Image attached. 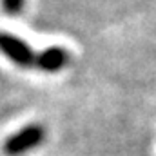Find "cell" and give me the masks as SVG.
<instances>
[{"mask_svg": "<svg viewBox=\"0 0 156 156\" xmlns=\"http://www.w3.org/2000/svg\"><path fill=\"white\" fill-rule=\"evenodd\" d=\"M45 138V129L40 123H31L22 131L9 136L4 144V153L7 156H22L37 149Z\"/></svg>", "mask_w": 156, "mask_h": 156, "instance_id": "obj_1", "label": "cell"}, {"mask_svg": "<svg viewBox=\"0 0 156 156\" xmlns=\"http://www.w3.org/2000/svg\"><path fill=\"white\" fill-rule=\"evenodd\" d=\"M0 53L20 67H35L37 66V55L31 51V47L24 40H20L15 35L0 33Z\"/></svg>", "mask_w": 156, "mask_h": 156, "instance_id": "obj_2", "label": "cell"}, {"mask_svg": "<svg viewBox=\"0 0 156 156\" xmlns=\"http://www.w3.org/2000/svg\"><path fill=\"white\" fill-rule=\"evenodd\" d=\"M69 62V53L58 45L49 47L37 55V67L45 73H56Z\"/></svg>", "mask_w": 156, "mask_h": 156, "instance_id": "obj_3", "label": "cell"}, {"mask_svg": "<svg viewBox=\"0 0 156 156\" xmlns=\"http://www.w3.org/2000/svg\"><path fill=\"white\" fill-rule=\"evenodd\" d=\"M22 5H24V0H2V7H4V11H5L7 15H16V13H20Z\"/></svg>", "mask_w": 156, "mask_h": 156, "instance_id": "obj_4", "label": "cell"}]
</instances>
